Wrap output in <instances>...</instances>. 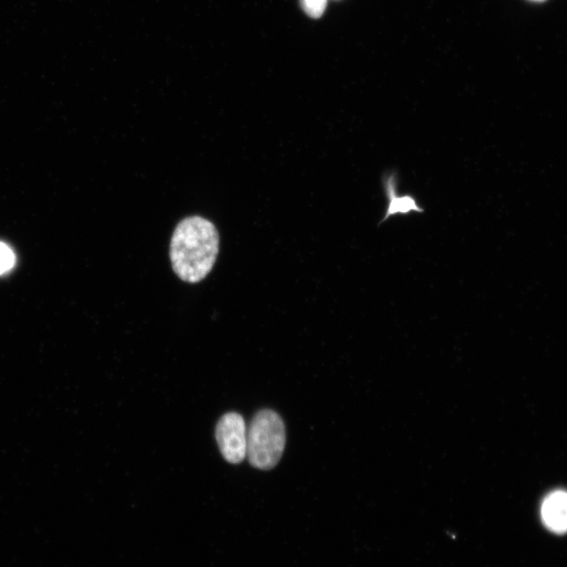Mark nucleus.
Returning <instances> with one entry per match:
<instances>
[{
  "label": "nucleus",
  "mask_w": 567,
  "mask_h": 567,
  "mask_svg": "<svg viewBox=\"0 0 567 567\" xmlns=\"http://www.w3.org/2000/svg\"><path fill=\"white\" fill-rule=\"evenodd\" d=\"M218 254L219 234L212 222L189 217L177 225L171 241V261L182 281H203L213 270Z\"/></svg>",
  "instance_id": "1"
},
{
  "label": "nucleus",
  "mask_w": 567,
  "mask_h": 567,
  "mask_svg": "<svg viewBox=\"0 0 567 567\" xmlns=\"http://www.w3.org/2000/svg\"><path fill=\"white\" fill-rule=\"evenodd\" d=\"M286 446V429L275 411L262 410L252 418L247 432V458L252 467L268 471L275 468Z\"/></svg>",
  "instance_id": "2"
},
{
  "label": "nucleus",
  "mask_w": 567,
  "mask_h": 567,
  "mask_svg": "<svg viewBox=\"0 0 567 567\" xmlns=\"http://www.w3.org/2000/svg\"><path fill=\"white\" fill-rule=\"evenodd\" d=\"M247 432L243 416L236 412L223 415L216 429V438L224 459L238 465L247 456Z\"/></svg>",
  "instance_id": "3"
},
{
  "label": "nucleus",
  "mask_w": 567,
  "mask_h": 567,
  "mask_svg": "<svg viewBox=\"0 0 567 567\" xmlns=\"http://www.w3.org/2000/svg\"><path fill=\"white\" fill-rule=\"evenodd\" d=\"M383 188L387 199V207L381 225L393 216L410 214H424L425 209L418 204V201L410 194L398 195V176L396 172L386 173L383 177Z\"/></svg>",
  "instance_id": "4"
},
{
  "label": "nucleus",
  "mask_w": 567,
  "mask_h": 567,
  "mask_svg": "<svg viewBox=\"0 0 567 567\" xmlns=\"http://www.w3.org/2000/svg\"><path fill=\"white\" fill-rule=\"evenodd\" d=\"M541 517L550 531L559 535L567 533V492L555 491L546 496L541 507Z\"/></svg>",
  "instance_id": "5"
},
{
  "label": "nucleus",
  "mask_w": 567,
  "mask_h": 567,
  "mask_svg": "<svg viewBox=\"0 0 567 567\" xmlns=\"http://www.w3.org/2000/svg\"><path fill=\"white\" fill-rule=\"evenodd\" d=\"M15 265L13 250L5 243L0 242V276L5 275Z\"/></svg>",
  "instance_id": "6"
},
{
  "label": "nucleus",
  "mask_w": 567,
  "mask_h": 567,
  "mask_svg": "<svg viewBox=\"0 0 567 567\" xmlns=\"http://www.w3.org/2000/svg\"><path fill=\"white\" fill-rule=\"evenodd\" d=\"M305 13L312 18L321 17L327 7V0H301Z\"/></svg>",
  "instance_id": "7"
},
{
  "label": "nucleus",
  "mask_w": 567,
  "mask_h": 567,
  "mask_svg": "<svg viewBox=\"0 0 567 567\" xmlns=\"http://www.w3.org/2000/svg\"><path fill=\"white\" fill-rule=\"evenodd\" d=\"M532 2H538V3H541V2H545V0H532Z\"/></svg>",
  "instance_id": "8"
}]
</instances>
